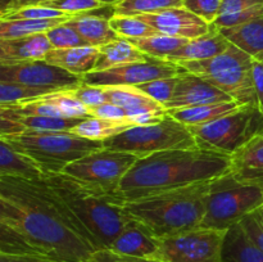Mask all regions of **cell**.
<instances>
[{
	"label": "cell",
	"mask_w": 263,
	"mask_h": 262,
	"mask_svg": "<svg viewBox=\"0 0 263 262\" xmlns=\"http://www.w3.org/2000/svg\"><path fill=\"white\" fill-rule=\"evenodd\" d=\"M95 252L45 180L0 176V253L90 262Z\"/></svg>",
	"instance_id": "1"
},
{
	"label": "cell",
	"mask_w": 263,
	"mask_h": 262,
	"mask_svg": "<svg viewBox=\"0 0 263 262\" xmlns=\"http://www.w3.org/2000/svg\"><path fill=\"white\" fill-rule=\"evenodd\" d=\"M233 158L199 145L157 152L136 161L118 188L121 202H128L197 182L211 181L231 171Z\"/></svg>",
	"instance_id": "2"
},
{
	"label": "cell",
	"mask_w": 263,
	"mask_h": 262,
	"mask_svg": "<svg viewBox=\"0 0 263 262\" xmlns=\"http://www.w3.org/2000/svg\"><path fill=\"white\" fill-rule=\"evenodd\" d=\"M44 180L68 208L82 235L95 251L109 249L133 220L125 211L123 202L87 189L66 174L48 175Z\"/></svg>",
	"instance_id": "3"
},
{
	"label": "cell",
	"mask_w": 263,
	"mask_h": 262,
	"mask_svg": "<svg viewBox=\"0 0 263 262\" xmlns=\"http://www.w3.org/2000/svg\"><path fill=\"white\" fill-rule=\"evenodd\" d=\"M208 182L203 181L135 200L123 202L125 211L157 239L200 228L205 215Z\"/></svg>",
	"instance_id": "4"
},
{
	"label": "cell",
	"mask_w": 263,
	"mask_h": 262,
	"mask_svg": "<svg viewBox=\"0 0 263 262\" xmlns=\"http://www.w3.org/2000/svg\"><path fill=\"white\" fill-rule=\"evenodd\" d=\"M0 139L40 164L46 175L62 174L71 162L104 148V141L82 138L72 131H23Z\"/></svg>",
	"instance_id": "5"
},
{
	"label": "cell",
	"mask_w": 263,
	"mask_h": 262,
	"mask_svg": "<svg viewBox=\"0 0 263 262\" xmlns=\"http://www.w3.org/2000/svg\"><path fill=\"white\" fill-rule=\"evenodd\" d=\"M263 205V189L226 172L208 182L202 228L228 231Z\"/></svg>",
	"instance_id": "6"
},
{
	"label": "cell",
	"mask_w": 263,
	"mask_h": 262,
	"mask_svg": "<svg viewBox=\"0 0 263 262\" xmlns=\"http://www.w3.org/2000/svg\"><path fill=\"white\" fill-rule=\"evenodd\" d=\"M179 64L187 72L207 80L241 105H257L252 79L253 58L233 43L220 55L205 61L181 62Z\"/></svg>",
	"instance_id": "7"
},
{
	"label": "cell",
	"mask_w": 263,
	"mask_h": 262,
	"mask_svg": "<svg viewBox=\"0 0 263 262\" xmlns=\"http://www.w3.org/2000/svg\"><path fill=\"white\" fill-rule=\"evenodd\" d=\"M189 128L197 140V145L233 156L261 135L263 113L257 105H240L234 112L212 122Z\"/></svg>",
	"instance_id": "8"
},
{
	"label": "cell",
	"mask_w": 263,
	"mask_h": 262,
	"mask_svg": "<svg viewBox=\"0 0 263 262\" xmlns=\"http://www.w3.org/2000/svg\"><path fill=\"white\" fill-rule=\"evenodd\" d=\"M197 145L194 135L184 123L168 113L156 125L133 126L123 133L104 140V148L128 152L139 158L170 149L192 148Z\"/></svg>",
	"instance_id": "9"
},
{
	"label": "cell",
	"mask_w": 263,
	"mask_h": 262,
	"mask_svg": "<svg viewBox=\"0 0 263 262\" xmlns=\"http://www.w3.org/2000/svg\"><path fill=\"white\" fill-rule=\"evenodd\" d=\"M138 159V156L128 152L103 148L71 162L62 174L72 177L87 189L118 199L121 181Z\"/></svg>",
	"instance_id": "10"
},
{
	"label": "cell",
	"mask_w": 263,
	"mask_h": 262,
	"mask_svg": "<svg viewBox=\"0 0 263 262\" xmlns=\"http://www.w3.org/2000/svg\"><path fill=\"white\" fill-rule=\"evenodd\" d=\"M226 231L197 228L158 239V249L151 259L163 262H222Z\"/></svg>",
	"instance_id": "11"
},
{
	"label": "cell",
	"mask_w": 263,
	"mask_h": 262,
	"mask_svg": "<svg viewBox=\"0 0 263 262\" xmlns=\"http://www.w3.org/2000/svg\"><path fill=\"white\" fill-rule=\"evenodd\" d=\"M186 69L166 59L149 58L144 62L121 64L104 71H91L82 76V82L92 86H138L153 80L179 76Z\"/></svg>",
	"instance_id": "12"
},
{
	"label": "cell",
	"mask_w": 263,
	"mask_h": 262,
	"mask_svg": "<svg viewBox=\"0 0 263 262\" xmlns=\"http://www.w3.org/2000/svg\"><path fill=\"white\" fill-rule=\"evenodd\" d=\"M0 81L17 82L50 94L79 86L82 77L41 59L12 66H0Z\"/></svg>",
	"instance_id": "13"
},
{
	"label": "cell",
	"mask_w": 263,
	"mask_h": 262,
	"mask_svg": "<svg viewBox=\"0 0 263 262\" xmlns=\"http://www.w3.org/2000/svg\"><path fill=\"white\" fill-rule=\"evenodd\" d=\"M136 17L148 23L157 32L189 39V40L204 35L211 28L210 23L187 10L184 5L168 8L157 13L136 15Z\"/></svg>",
	"instance_id": "14"
},
{
	"label": "cell",
	"mask_w": 263,
	"mask_h": 262,
	"mask_svg": "<svg viewBox=\"0 0 263 262\" xmlns=\"http://www.w3.org/2000/svg\"><path fill=\"white\" fill-rule=\"evenodd\" d=\"M231 100L234 99L230 95L216 87L207 80L192 72L185 71L184 73L179 74L176 87L171 100L167 103L166 109H179V108L231 102Z\"/></svg>",
	"instance_id": "15"
},
{
	"label": "cell",
	"mask_w": 263,
	"mask_h": 262,
	"mask_svg": "<svg viewBox=\"0 0 263 262\" xmlns=\"http://www.w3.org/2000/svg\"><path fill=\"white\" fill-rule=\"evenodd\" d=\"M53 45L46 33H35L18 39L0 40V66L41 61L51 50Z\"/></svg>",
	"instance_id": "16"
},
{
	"label": "cell",
	"mask_w": 263,
	"mask_h": 262,
	"mask_svg": "<svg viewBox=\"0 0 263 262\" xmlns=\"http://www.w3.org/2000/svg\"><path fill=\"white\" fill-rule=\"evenodd\" d=\"M158 249V239L141 223L131 220L110 246L109 251L120 256L151 259Z\"/></svg>",
	"instance_id": "17"
},
{
	"label": "cell",
	"mask_w": 263,
	"mask_h": 262,
	"mask_svg": "<svg viewBox=\"0 0 263 262\" xmlns=\"http://www.w3.org/2000/svg\"><path fill=\"white\" fill-rule=\"evenodd\" d=\"M230 44V41L212 23L207 33L197 39H193V40H189L179 50L175 51L172 55H170L166 61L174 62V63L205 61V59H211L213 57L222 54L223 51L228 50Z\"/></svg>",
	"instance_id": "18"
},
{
	"label": "cell",
	"mask_w": 263,
	"mask_h": 262,
	"mask_svg": "<svg viewBox=\"0 0 263 262\" xmlns=\"http://www.w3.org/2000/svg\"><path fill=\"white\" fill-rule=\"evenodd\" d=\"M102 9V8H100ZM100 9L72 15L67 23L74 28L89 45L100 48L120 36L110 27V18L115 14H102Z\"/></svg>",
	"instance_id": "19"
},
{
	"label": "cell",
	"mask_w": 263,
	"mask_h": 262,
	"mask_svg": "<svg viewBox=\"0 0 263 262\" xmlns=\"http://www.w3.org/2000/svg\"><path fill=\"white\" fill-rule=\"evenodd\" d=\"M231 172L247 184L263 189V138L257 136L244 148L231 156Z\"/></svg>",
	"instance_id": "20"
},
{
	"label": "cell",
	"mask_w": 263,
	"mask_h": 262,
	"mask_svg": "<svg viewBox=\"0 0 263 262\" xmlns=\"http://www.w3.org/2000/svg\"><path fill=\"white\" fill-rule=\"evenodd\" d=\"M99 57V48L82 45L69 49H51L45 57L48 63L58 66L77 76H84L94 71Z\"/></svg>",
	"instance_id": "21"
},
{
	"label": "cell",
	"mask_w": 263,
	"mask_h": 262,
	"mask_svg": "<svg viewBox=\"0 0 263 262\" xmlns=\"http://www.w3.org/2000/svg\"><path fill=\"white\" fill-rule=\"evenodd\" d=\"M0 176L40 180L48 175L33 159L15 151L4 139H0Z\"/></svg>",
	"instance_id": "22"
},
{
	"label": "cell",
	"mask_w": 263,
	"mask_h": 262,
	"mask_svg": "<svg viewBox=\"0 0 263 262\" xmlns=\"http://www.w3.org/2000/svg\"><path fill=\"white\" fill-rule=\"evenodd\" d=\"M222 262H263V251L251 240L240 222L226 231Z\"/></svg>",
	"instance_id": "23"
},
{
	"label": "cell",
	"mask_w": 263,
	"mask_h": 262,
	"mask_svg": "<svg viewBox=\"0 0 263 262\" xmlns=\"http://www.w3.org/2000/svg\"><path fill=\"white\" fill-rule=\"evenodd\" d=\"M151 58L145 53L136 48L130 40L118 38L110 43L104 44L99 48V57L94 71H104L121 64L144 62Z\"/></svg>",
	"instance_id": "24"
},
{
	"label": "cell",
	"mask_w": 263,
	"mask_h": 262,
	"mask_svg": "<svg viewBox=\"0 0 263 262\" xmlns=\"http://www.w3.org/2000/svg\"><path fill=\"white\" fill-rule=\"evenodd\" d=\"M263 17V0H222L220 14L213 25L217 28L241 26Z\"/></svg>",
	"instance_id": "25"
},
{
	"label": "cell",
	"mask_w": 263,
	"mask_h": 262,
	"mask_svg": "<svg viewBox=\"0 0 263 262\" xmlns=\"http://www.w3.org/2000/svg\"><path fill=\"white\" fill-rule=\"evenodd\" d=\"M220 31L230 43L256 61L263 62V17L236 27L221 28Z\"/></svg>",
	"instance_id": "26"
},
{
	"label": "cell",
	"mask_w": 263,
	"mask_h": 262,
	"mask_svg": "<svg viewBox=\"0 0 263 262\" xmlns=\"http://www.w3.org/2000/svg\"><path fill=\"white\" fill-rule=\"evenodd\" d=\"M240 105V103L231 100V102L212 103V104H202L194 105V107L179 108V109H170L167 110V113L179 122L184 123L187 127H192V126H199L212 122V121L217 120L222 116L234 112Z\"/></svg>",
	"instance_id": "27"
},
{
	"label": "cell",
	"mask_w": 263,
	"mask_h": 262,
	"mask_svg": "<svg viewBox=\"0 0 263 262\" xmlns=\"http://www.w3.org/2000/svg\"><path fill=\"white\" fill-rule=\"evenodd\" d=\"M0 117L14 120L23 127V131H37V133H51V131H71L84 118L69 117H45V116H20L8 107H0Z\"/></svg>",
	"instance_id": "28"
},
{
	"label": "cell",
	"mask_w": 263,
	"mask_h": 262,
	"mask_svg": "<svg viewBox=\"0 0 263 262\" xmlns=\"http://www.w3.org/2000/svg\"><path fill=\"white\" fill-rule=\"evenodd\" d=\"M105 94L108 102L125 108L127 112H136L145 108L166 109L161 103L152 99L136 86H107Z\"/></svg>",
	"instance_id": "29"
},
{
	"label": "cell",
	"mask_w": 263,
	"mask_h": 262,
	"mask_svg": "<svg viewBox=\"0 0 263 262\" xmlns=\"http://www.w3.org/2000/svg\"><path fill=\"white\" fill-rule=\"evenodd\" d=\"M72 15L50 20H0V40L3 39H18L35 33H46L51 28L68 21Z\"/></svg>",
	"instance_id": "30"
},
{
	"label": "cell",
	"mask_w": 263,
	"mask_h": 262,
	"mask_svg": "<svg viewBox=\"0 0 263 262\" xmlns=\"http://www.w3.org/2000/svg\"><path fill=\"white\" fill-rule=\"evenodd\" d=\"M130 122L126 121H110L98 117H86L77 126L72 128V133L82 138L91 140H107L112 136L123 133L127 128L133 127Z\"/></svg>",
	"instance_id": "31"
},
{
	"label": "cell",
	"mask_w": 263,
	"mask_h": 262,
	"mask_svg": "<svg viewBox=\"0 0 263 262\" xmlns=\"http://www.w3.org/2000/svg\"><path fill=\"white\" fill-rule=\"evenodd\" d=\"M128 40V39H127ZM138 49L152 58L167 59L170 55L179 50L181 46L189 41V39L170 36L166 33L157 32L156 35L148 36L143 39H133L130 40Z\"/></svg>",
	"instance_id": "32"
},
{
	"label": "cell",
	"mask_w": 263,
	"mask_h": 262,
	"mask_svg": "<svg viewBox=\"0 0 263 262\" xmlns=\"http://www.w3.org/2000/svg\"><path fill=\"white\" fill-rule=\"evenodd\" d=\"M182 0H121L113 5L117 15H141L157 13L168 8L182 7Z\"/></svg>",
	"instance_id": "33"
},
{
	"label": "cell",
	"mask_w": 263,
	"mask_h": 262,
	"mask_svg": "<svg viewBox=\"0 0 263 262\" xmlns=\"http://www.w3.org/2000/svg\"><path fill=\"white\" fill-rule=\"evenodd\" d=\"M109 22L110 27L120 38L128 39V40L148 38V36L157 33V31L152 28L148 23H145L139 17H134V15L115 14L110 18Z\"/></svg>",
	"instance_id": "34"
},
{
	"label": "cell",
	"mask_w": 263,
	"mask_h": 262,
	"mask_svg": "<svg viewBox=\"0 0 263 262\" xmlns=\"http://www.w3.org/2000/svg\"><path fill=\"white\" fill-rule=\"evenodd\" d=\"M44 100L51 103L55 107L59 108L64 117L69 118H82V117H91L90 110L84 103L80 102L76 97L71 94L68 90L63 91L50 92V94L43 95Z\"/></svg>",
	"instance_id": "35"
},
{
	"label": "cell",
	"mask_w": 263,
	"mask_h": 262,
	"mask_svg": "<svg viewBox=\"0 0 263 262\" xmlns=\"http://www.w3.org/2000/svg\"><path fill=\"white\" fill-rule=\"evenodd\" d=\"M46 95L41 90L10 81H0V105H13Z\"/></svg>",
	"instance_id": "36"
},
{
	"label": "cell",
	"mask_w": 263,
	"mask_h": 262,
	"mask_svg": "<svg viewBox=\"0 0 263 262\" xmlns=\"http://www.w3.org/2000/svg\"><path fill=\"white\" fill-rule=\"evenodd\" d=\"M68 15L69 14H66L61 10L45 7V5H27V7L15 8V9H10L2 13L0 20H50V18L68 17Z\"/></svg>",
	"instance_id": "37"
},
{
	"label": "cell",
	"mask_w": 263,
	"mask_h": 262,
	"mask_svg": "<svg viewBox=\"0 0 263 262\" xmlns=\"http://www.w3.org/2000/svg\"><path fill=\"white\" fill-rule=\"evenodd\" d=\"M46 36H48L49 41L54 49H69L76 48V46L89 45L82 39V36L72 26L67 23V21L48 31Z\"/></svg>",
	"instance_id": "38"
},
{
	"label": "cell",
	"mask_w": 263,
	"mask_h": 262,
	"mask_svg": "<svg viewBox=\"0 0 263 262\" xmlns=\"http://www.w3.org/2000/svg\"><path fill=\"white\" fill-rule=\"evenodd\" d=\"M177 80H179V76L153 80V81L138 85L136 87H138L139 90H141L144 94L151 97L152 99L161 103V104L166 108L167 103L171 100L172 94H174V90L175 87H176Z\"/></svg>",
	"instance_id": "39"
},
{
	"label": "cell",
	"mask_w": 263,
	"mask_h": 262,
	"mask_svg": "<svg viewBox=\"0 0 263 262\" xmlns=\"http://www.w3.org/2000/svg\"><path fill=\"white\" fill-rule=\"evenodd\" d=\"M41 5L54 8L69 15H77L107 7V4L100 0H54Z\"/></svg>",
	"instance_id": "40"
},
{
	"label": "cell",
	"mask_w": 263,
	"mask_h": 262,
	"mask_svg": "<svg viewBox=\"0 0 263 262\" xmlns=\"http://www.w3.org/2000/svg\"><path fill=\"white\" fill-rule=\"evenodd\" d=\"M184 7L195 15L212 25L220 14L222 0H182Z\"/></svg>",
	"instance_id": "41"
},
{
	"label": "cell",
	"mask_w": 263,
	"mask_h": 262,
	"mask_svg": "<svg viewBox=\"0 0 263 262\" xmlns=\"http://www.w3.org/2000/svg\"><path fill=\"white\" fill-rule=\"evenodd\" d=\"M68 91L73 97H76L80 102L84 103L89 109L108 102L107 94H105V87L103 86H92V85H87L85 82H81L79 86L73 87V89H69Z\"/></svg>",
	"instance_id": "42"
},
{
	"label": "cell",
	"mask_w": 263,
	"mask_h": 262,
	"mask_svg": "<svg viewBox=\"0 0 263 262\" xmlns=\"http://www.w3.org/2000/svg\"><path fill=\"white\" fill-rule=\"evenodd\" d=\"M240 225L251 240L263 251V218L258 211H254L251 215L246 216L240 221Z\"/></svg>",
	"instance_id": "43"
},
{
	"label": "cell",
	"mask_w": 263,
	"mask_h": 262,
	"mask_svg": "<svg viewBox=\"0 0 263 262\" xmlns=\"http://www.w3.org/2000/svg\"><path fill=\"white\" fill-rule=\"evenodd\" d=\"M89 110L92 117L104 118V120L110 121H126L127 122V110L120 105L113 104V103L105 102L103 104L97 105V107L90 108Z\"/></svg>",
	"instance_id": "44"
},
{
	"label": "cell",
	"mask_w": 263,
	"mask_h": 262,
	"mask_svg": "<svg viewBox=\"0 0 263 262\" xmlns=\"http://www.w3.org/2000/svg\"><path fill=\"white\" fill-rule=\"evenodd\" d=\"M90 262H163L158 259H148V258H136V257L120 256L109 249H100L92 254Z\"/></svg>",
	"instance_id": "45"
},
{
	"label": "cell",
	"mask_w": 263,
	"mask_h": 262,
	"mask_svg": "<svg viewBox=\"0 0 263 262\" xmlns=\"http://www.w3.org/2000/svg\"><path fill=\"white\" fill-rule=\"evenodd\" d=\"M252 79H253V87L257 98V107L263 113V62L253 59Z\"/></svg>",
	"instance_id": "46"
},
{
	"label": "cell",
	"mask_w": 263,
	"mask_h": 262,
	"mask_svg": "<svg viewBox=\"0 0 263 262\" xmlns=\"http://www.w3.org/2000/svg\"><path fill=\"white\" fill-rule=\"evenodd\" d=\"M0 262H66V261H58V259L50 258V257L33 256V254L15 256V254L0 253Z\"/></svg>",
	"instance_id": "47"
},
{
	"label": "cell",
	"mask_w": 263,
	"mask_h": 262,
	"mask_svg": "<svg viewBox=\"0 0 263 262\" xmlns=\"http://www.w3.org/2000/svg\"><path fill=\"white\" fill-rule=\"evenodd\" d=\"M49 2H54V0H9L4 7H2V13L10 9H15V8L27 7V5H41Z\"/></svg>",
	"instance_id": "48"
},
{
	"label": "cell",
	"mask_w": 263,
	"mask_h": 262,
	"mask_svg": "<svg viewBox=\"0 0 263 262\" xmlns=\"http://www.w3.org/2000/svg\"><path fill=\"white\" fill-rule=\"evenodd\" d=\"M100 2H103L104 4H107V5H115V4H117L118 2H121V0H100Z\"/></svg>",
	"instance_id": "49"
},
{
	"label": "cell",
	"mask_w": 263,
	"mask_h": 262,
	"mask_svg": "<svg viewBox=\"0 0 263 262\" xmlns=\"http://www.w3.org/2000/svg\"><path fill=\"white\" fill-rule=\"evenodd\" d=\"M257 211H258V213H259V215H261V217L263 218V205H262L261 208H258V210H257Z\"/></svg>",
	"instance_id": "50"
},
{
	"label": "cell",
	"mask_w": 263,
	"mask_h": 262,
	"mask_svg": "<svg viewBox=\"0 0 263 262\" xmlns=\"http://www.w3.org/2000/svg\"><path fill=\"white\" fill-rule=\"evenodd\" d=\"M8 2H9V0H2V7H4Z\"/></svg>",
	"instance_id": "51"
},
{
	"label": "cell",
	"mask_w": 263,
	"mask_h": 262,
	"mask_svg": "<svg viewBox=\"0 0 263 262\" xmlns=\"http://www.w3.org/2000/svg\"><path fill=\"white\" fill-rule=\"evenodd\" d=\"M259 136H262V138H263V131H262V134H261V135H259Z\"/></svg>",
	"instance_id": "52"
}]
</instances>
